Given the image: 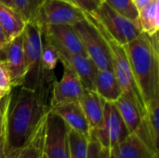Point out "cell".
Here are the masks:
<instances>
[{
	"instance_id": "obj_1",
	"label": "cell",
	"mask_w": 159,
	"mask_h": 158,
	"mask_svg": "<svg viewBox=\"0 0 159 158\" xmlns=\"http://www.w3.org/2000/svg\"><path fill=\"white\" fill-rule=\"evenodd\" d=\"M49 112L48 98L22 86L12 88L5 97L4 156L13 158L29 142Z\"/></svg>"
},
{
	"instance_id": "obj_2",
	"label": "cell",
	"mask_w": 159,
	"mask_h": 158,
	"mask_svg": "<svg viewBox=\"0 0 159 158\" xmlns=\"http://www.w3.org/2000/svg\"><path fill=\"white\" fill-rule=\"evenodd\" d=\"M137 88L147 104L159 96L158 34L141 33L124 46Z\"/></svg>"
},
{
	"instance_id": "obj_3",
	"label": "cell",
	"mask_w": 159,
	"mask_h": 158,
	"mask_svg": "<svg viewBox=\"0 0 159 158\" xmlns=\"http://www.w3.org/2000/svg\"><path fill=\"white\" fill-rule=\"evenodd\" d=\"M42 47V28L39 20L26 22L23 31L25 74L21 86L38 92L49 89L56 79L53 73L43 71Z\"/></svg>"
},
{
	"instance_id": "obj_4",
	"label": "cell",
	"mask_w": 159,
	"mask_h": 158,
	"mask_svg": "<svg viewBox=\"0 0 159 158\" xmlns=\"http://www.w3.org/2000/svg\"><path fill=\"white\" fill-rule=\"evenodd\" d=\"M85 15L87 19L99 31V33L104 39L109 48L111 61H112V68L116 77V80L121 88L123 95L127 97L129 100H130L137 106L143 118L145 117L147 114L146 104L135 83L124 46L118 44L109 34V33L105 30V28L99 22V20H96L93 16L88 13H85Z\"/></svg>"
},
{
	"instance_id": "obj_5",
	"label": "cell",
	"mask_w": 159,
	"mask_h": 158,
	"mask_svg": "<svg viewBox=\"0 0 159 158\" xmlns=\"http://www.w3.org/2000/svg\"><path fill=\"white\" fill-rule=\"evenodd\" d=\"M89 14L98 20L109 34L121 46L129 44L143 33L139 22L126 19L105 2Z\"/></svg>"
},
{
	"instance_id": "obj_6",
	"label": "cell",
	"mask_w": 159,
	"mask_h": 158,
	"mask_svg": "<svg viewBox=\"0 0 159 158\" xmlns=\"http://www.w3.org/2000/svg\"><path fill=\"white\" fill-rule=\"evenodd\" d=\"M77 33L87 56L98 70L113 69L109 48L96 27L87 19L73 25Z\"/></svg>"
},
{
	"instance_id": "obj_7",
	"label": "cell",
	"mask_w": 159,
	"mask_h": 158,
	"mask_svg": "<svg viewBox=\"0 0 159 158\" xmlns=\"http://www.w3.org/2000/svg\"><path fill=\"white\" fill-rule=\"evenodd\" d=\"M129 134V132L115 103L104 102L102 125L98 130L90 132V137H93L102 147L114 149Z\"/></svg>"
},
{
	"instance_id": "obj_8",
	"label": "cell",
	"mask_w": 159,
	"mask_h": 158,
	"mask_svg": "<svg viewBox=\"0 0 159 158\" xmlns=\"http://www.w3.org/2000/svg\"><path fill=\"white\" fill-rule=\"evenodd\" d=\"M43 151L48 158H69V128L50 110L46 120Z\"/></svg>"
},
{
	"instance_id": "obj_9",
	"label": "cell",
	"mask_w": 159,
	"mask_h": 158,
	"mask_svg": "<svg viewBox=\"0 0 159 158\" xmlns=\"http://www.w3.org/2000/svg\"><path fill=\"white\" fill-rule=\"evenodd\" d=\"M85 19V13L66 0H46L38 20L45 25H74Z\"/></svg>"
},
{
	"instance_id": "obj_10",
	"label": "cell",
	"mask_w": 159,
	"mask_h": 158,
	"mask_svg": "<svg viewBox=\"0 0 159 158\" xmlns=\"http://www.w3.org/2000/svg\"><path fill=\"white\" fill-rule=\"evenodd\" d=\"M48 45L56 51L59 58V61H61L63 66L71 69L78 76V78L82 83L83 88L85 89L94 91L95 79L99 70L97 69L93 61L88 56L73 54L59 47L50 44Z\"/></svg>"
},
{
	"instance_id": "obj_11",
	"label": "cell",
	"mask_w": 159,
	"mask_h": 158,
	"mask_svg": "<svg viewBox=\"0 0 159 158\" xmlns=\"http://www.w3.org/2000/svg\"><path fill=\"white\" fill-rule=\"evenodd\" d=\"M40 24L42 28V35L46 42L59 47L70 53L87 56L81 40L72 25Z\"/></svg>"
},
{
	"instance_id": "obj_12",
	"label": "cell",
	"mask_w": 159,
	"mask_h": 158,
	"mask_svg": "<svg viewBox=\"0 0 159 158\" xmlns=\"http://www.w3.org/2000/svg\"><path fill=\"white\" fill-rule=\"evenodd\" d=\"M84 90L78 76L68 67L63 66L62 76L60 80H54L51 88L49 109L69 102H78Z\"/></svg>"
},
{
	"instance_id": "obj_13",
	"label": "cell",
	"mask_w": 159,
	"mask_h": 158,
	"mask_svg": "<svg viewBox=\"0 0 159 158\" xmlns=\"http://www.w3.org/2000/svg\"><path fill=\"white\" fill-rule=\"evenodd\" d=\"M8 72L12 88L22 85L25 74V61L23 50V33L8 42L0 49V56Z\"/></svg>"
},
{
	"instance_id": "obj_14",
	"label": "cell",
	"mask_w": 159,
	"mask_h": 158,
	"mask_svg": "<svg viewBox=\"0 0 159 158\" xmlns=\"http://www.w3.org/2000/svg\"><path fill=\"white\" fill-rule=\"evenodd\" d=\"M49 110L61 117L69 129L89 140L90 129L78 102H69L57 105Z\"/></svg>"
},
{
	"instance_id": "obj_15",
	"label": "cell",
	"mask_w": 159,
	"mask_h": 158,
	"mask_svg": "<svg viewBox=\"0 0 159 158\" xmlns=\"http://www.w3.org/2000/svg\"><path fill=\"white\" fill-rule=\"evenodd\" d=\"M78 103L89 124L90 132L98 130L102 125L104 101L95 91L84 88Z\"/></svg>"
},
{
	"instance_id": "obj_16",
	"label": "cell",
	"mask_w": 159,
	"mask_h": 158,
	"mask_svg": "<svg viewBox=\"0 0 159 158\" xmlns=\"http://www.w3.org/2000/svg\"><path fill=\"white\" fill-rule=\"evenodd\" d=\"M104 102L115 103L121 96L122 90L113 69L99 70L95 79L94 90Z\"/></svg>"
},
{
	"instance_id": "obj_17",
	"label": "cell",
	"mask_w": 159,
	"mask_h": 158,
	"mask_svg": "<svg viewBox=\"0 0 159 158\" xmlns=\"http://www.w3.org/2000/svg\"><path fill=\"white\" fill-rule=\"evenodd\" d=\"M113 150L117 158H159L134 133H129Z\"/></svg>"
},
{
	"instance_id": "obj_18",
	"label": "cell",
	"mask_w": 159,
	"mask_h": 158,
	"mask_svg": "<svg viewBox=\"0 0 159 158\" xmlns=\"http://www.w3.org/2000/svg\"><path fill=\"white\" fill-rule=\"evenodd\" d=\"M25 23L21 16L13 7L0 4V27L7 42L12 41L23 33Z\"/></svg>"
},
{
	"instance_id": "obj_19",
	"label": "cell",
	"mask_w": 159,
	"mask_h": 158,
	"mask_svg": "<svg viewBox=\"0 0 159 158\" xmlns=\"http://www.w3.org/2000/svg\"><path fill=\"white\" fill-rule=\"evenodd\" d=\"M129 133H135L142 122L143 116L137 106L123 94L115 102Z\"/></svg>"
},
{
	"instance_id": "obj_20",
	"label": "cell",
	"mask_w": 159,
	"mask_h": 158,
	"mask_svg": "<svg viewBox=\"0 0 159 158\" xmlns=\"http://www.w3.org/2000/svg\"><path fill=\"white\" fill-rule=\"evenodd\" d=\"M47 117L39 125L25 146L13 158H41L44 146V137Z\"/></svg>"
},
{
	"instance_id": "obj_21",
	"label": "cell",
	"mask_w": 159,
	"mask_h": 158,
	"mask_svg": "<svg viewBox=\"0 0 159 158\" xmlns=\"http://www.w3.org/2000/svg\"><path fill=\"white\" fill-rule=\"evenodd\" d=\"M139 23L142 32L149 35L158 34V0L139 10Z\"/></svg>"
},
{
	"instance_id": "obj_22",
	"label": "cell",
	"mask_w": 159,
	"mask_h": 158,
	"mask_svg": "<svg viewBox=\"0 0 159 158\" xmlns=\"http://www.w3.org/2000/svg\"><path fill=\"white\" fill-rule=\"evenodd\" d=\"M46 0H12L13 8L25 22L38 20L42 6Z\"/></svg>"
},
{
	"instance_id": "obj_23",
	"label": "cell",
	"mask_w": 159,
	"mask_h": 158,
	"mask_svg": "<svg viewBox=\"0 0 159 158\" xmlns=\"http://www.w3.org/2000/svg\"><path fill=\"white\" fill-rule=\"evenodd\" d=\"M89 140L69 129V158H88Z\"/></svg>"
},
{
	"instance_id": "obj_24",
	"label": "cell",
	"mask_w": 159,
	"mask_h": 158,
	"mask_svg": "<svg viewBox=\"0 0 159 158\" xmlns=\"http://www.w3.org/2000/svg\"><path fill=\"white\" fill-rule=\"evenodd\" d=\"M104 2L126 19L139 22V10L132 0H104Z\"/></svg>"
},
{
	"instance_id": "obj_25",
	"label": "cell",
	"mask_w": 159,
	"mask_h": 158,
	"mask_svg": "<svg viewBox=\"0 0 159 158\" xmlns=\"http://www.w3.org/2000/svg\"><path fill=\"white\" fill-rule=\"evenodd\" d=\"M159 96L153 99L150 102L146 104V120L148 123V126L153 133V136L155 139L158 142L159 134Z\"/></svg>"
},
{
	"instance_id": "obj_26",
	"label": "cell",
	"mask_w": 159,
	"mask_h": 158,
	"mask_svg": "<svg viewBox=\"0 0 159 158\" xmlns=\"http://www.w3.org/2000/svg\"><path fill=\"white\" fill-rule=\"evenodd\" d=\"M43 47H42V68L44 73H53L59 62V58L56 51L44 40L42 36Z\"/></svg>"
},
{
	"instance_id": "obj_27",
	"label": "cell",
	"mask_w": 159,
	"mask_h": 158,
	"mask_svg": "<svg viewBox=\"0 0 159 158\" xmlns=\"http://www.w3.org/2000/svg\"><path fill=\"white\" fill-rule=\"evenodd\" d=\"M12 89V84L5 63L0 61V97H6Z\"/></svg>"
},
{
	"instance_id": "obj_28",
	"label": "cell",
	"mask_w": 159,
	"mask_h": 158,
	"mask_svg": "<svg viewBox=\"0 0 159 158\" xmlns=\"http://www.w3.org/2000/svg\"><path fill=\"white\" fill-rule=\"evenodd\" d=\"M66 1L74 4L84 13H88V14L95 11L104 2V0H66Z\"/></svg>"
},
{
	"instance_id": "obj_29",
	"label": "cell",
	"mask_w": 159,
	"mask_h": 158,
	"mask_svg": "<svg viewBox=\"0 0 159 158\" xmlns=\"http://www.w3.org/2000/svg\"><path fill=\"white\" fill-rule=\"evenodd\" d=\"M88 158H104L103 147L93 137H90L88 142Z\"/></svg>"
},
{
	"instance_id": "obj_30",
	"label": "cell",
	"mask_w": 159,
	"mask_h": 158,
	"mask_svg": "<svg viewBox=\"0 0 159 158\" xmlns=\"http://www.w3.org/2000/svg\"><path fill=\"white\" fill-rule=\"evenodd\" d=\"M155 0H135L134 1V5L137 7L138 10L143 9V7H145L146 6L150 5L151 3H153Z\"/></svg>"
},
{
	"instance_id": "obj_31",
	"label": "cell",
	"mask_w": 159,
	"mask_h": 158,
	"mask_svg": "<svg viewBox=\"0 0 159 158\" xmlns=\"http://www.w3.org/2000/svg\"><path fill=\"white\" fill-rule=\"evenodd\" d=\"M0 158H5L4 156V131H3V121L0 126Z\"/></svg>"
},
{
	"instance_id": "obj_32",
	"label": "cell",
	"mask_w": 159,
	"mask_h": 158,
	"mask_svg": "<svg viewBox=\"0 0 159 158\" xmlns=\"http://www.w3.org/2000/svg\"><path fill=\"white\" fill-rule=\"evenodd\" d=\"M104 149V158H117L113 149Z\"/></svg>"
},
{
	"instance_id": "obj_33",
	"label": "cell",
	"mask_w": 159,
	"mask_h": 158,
	"mask_svg": "<svg viewBox=\"0 0 159 158\" xmlns=\"http://www.w3.org/2000/svg\"><path fill=\"white\" fill-rule=\"evenodd\" d=\"M7 43H8V42H7L6 36H5V34H4V33H3V30H2V28L0 27V49H1L5 45H7Z\"/></svg>"
},
{
	"instance_id": "obj_34",
	"label": "cell",
	"mask_w": 159,
	"mask_h": 158,
	"mask_svg": "<svg viewBox=\"0 0 159 158\" xmlns=\"http://www.w3.org/2000/svg\"><path fill=\"white\" fill-rule=\"evenodd\" d=\"M4 102H5V97L0 100V126L3 121V115H4Z\"/></svg>"
},
{
	"instance_id": "obj_35",
	"label": "cell",
	"mask_w": 159,
	"mask_h": 158,
	"mask_svg": "<svg viewBox=\"0 0 159 158\" xmlns=\"http://www.w3.org/2000/svg\"><path fill=\"white\" fill-rule=\"evenodd\" d=\"M0 4L6 5V6H7V7H13V5H12V0H0Z\"/></svg>"
},
{
	"instance_id": "obj_36",
	"label": "cell",
	"mask_w": 159,
	"mask_h": 158,
	"mask_svg": "<svg viewBox=\"0 0 159 158\" xmlns=\"http://www.w3.org/2000/svg\"><path fill=\"white\" fill-rule=\"evenodd\" d=\"M41 158H48L47 157V156H46V154L44 153V151H43V153H42V156H41Z\"/></svg>"
},
{
	"instance_id": "obj_37",
	"label": "cell",
	"mask_w": 159,
	"mask_h": 158,
	"mask_svg": "<svg viewBox=\"0 0 159 158\" xmlns=\"http://www.w3.org/2000/svg\"><path fill=\"white\" fill-rule=\"evenodd\" d=\"M1 99H3V98H1V97H0V100H1Z\"/></svg>"
},
{
	"instance_id": "obj_38",
	"label": "cell",
	"mask_w": 159,
	"mask_h": 158,
	"mask_svg": "<svg viewBox=\"0 0 159 158\" xmlns=\"http://www.w3.org/2000/svg\"><path fill=\"white\" fill-rule=\"evenodd\" d=\"M132 1H133V2H134V1H135V0H132Z\"/></svg>"
}]
</instances>
